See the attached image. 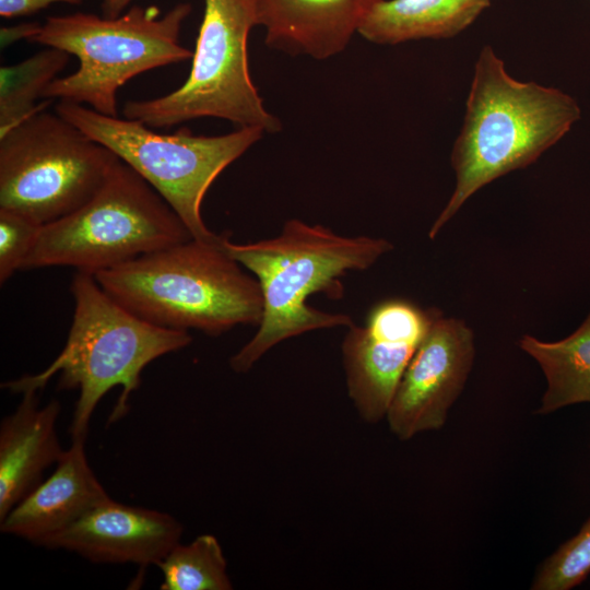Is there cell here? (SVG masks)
Returning <instances> with one entry per match:
<instances>
[{
    "mask_svg": "<svg viewBox=\"0 0 590 590\" xmlns=\"http://www.w3.org/2000/svg\"><path fill=\"white\" fill-rule=\"evenodd\" d=\"M569 94L514 79L491 46L474 64L465 114L452 152L455 190L432 225L434 238L477 190L534 163L580 119Z\"/></svg>",
    "mask_w": 590,
    "mask_h": 590,
    "instance_id": "obj_1",
    "label": "cell"
},
{
    "mask_svg": "<svg viewBox=\"0 0 590 590\" xmlns=\"http://www.w3.org/2000/svg\"><path fill=\"white\" fill-rule=\"evenodd\" d=\"M229 237L226 233L225 250L253 273L263 297L258 331L229 359L236 373L248 371L269 350L292 337L353 326L347 315L315 309L307 298L317 292L340 296L342 275L368 269L393 248L384 238L344 237L296 219L287 221L280 235L271 239L236 244Z\"/></svg>",
    "mask_w": 590,
    "mask_h": 590,
    "instance_id": "obj_2",
    "label": "cell"
},
{
    "mask_svg": "<svg viewBox=\"0 0 590 590\" xmlns=\"http://www.w3.org/2000/svg\"><path fill=\"white\" fill-rule=\"evenodd\" d=\"M70 288L74 312L62 351L43 371L8 381L2 388L13 393L38 391L59 373V389L79 390L71 438L85 439L91 416L109 390L121 387L110 416L114 422L128 411L142 370L154 359L188 346L192 337L187 330L158 327L135 316L111 298L92 274L76 271Z\"/></svg>",
    "mask_w": 590,
    "mask_h": 590,
    "instance_id": "obj_3",
    "label": "cell"
},
{
    "mask_svg": "<svg viewBox=\"0 0 590 590\" xmlns=\"http://www.w3.org/2000/svg\"><path fill=\"white\" fill-rule=\"evenodd\" d=\"M219 243L193 238L140 256L94 275L118 304L158 327L219 335L238 324L258 326L263 297Z\"/></svg>",
    "mask_w": 590,
    "mask_h": 590,
    "instance_id": "obj_4",
    "label": "cell"
},
{
    "mask_svg": "<svg viewBox=\"0 0 590 590\" xmlns=\"http://www.w3.org/2000/svg\"><path fill=\"white\" fill-rule=\"evenodd\" d=\"M190 12V4L180 3L163 15L155 7L134 5L111 19L82 12L47 17L32 43L75 56L79 68L55 79L43 98L117 116V92L127 81L192 58L179 43Z\"/></svg>",
    "mask_w": 590,
    "mask_h": 590,
    "instance_id": "obj_5",
    "label": "cell"
},
{
    "mask_svg": "<svg viewBox=\"0 0 590 590\" xmlns=\"http://www.w3.org/2000/svg\"><path fill=\"white\" fill-rule=\"evenodd\" d=\"M191 238L166 200L119 158L86 203L42 226L21 270L72 267L95 275Z\"/></svg>",
    "mask_w": 590,
    "mask_h": 590,
    "instance_id": "obj_6",
    "label": "cell"
},
{
    "mask_svg": "<svg viewBox=\"0 0 590 590\" xmlns=\"http://www.w3.org/2000/svg\"><path fill=\"white\" fill-rule=\"evenodd\" d=\"M55 111L134 169L174 209L192 238L209 244L219 243L223 233L206 227L202 200L216 177L264 132L240 127L212 137L187 129L164 134L139 120L104 115L71 102L59 101Z\"/></svg>",
    "mask_w": 590,
    "mask_h": 590,
    "instance_id": "obj_7",
    "label": "cell"
},
{
    "mask_svg": "<svg viewBox=\"0 0 590 590\" xmlns=\"http://www.w3.org/2000/svg\"><path fill=\"white\" fill-rule=\"evenodd\" d=\"M204 13L190 73L177 90L160 97L129 101L125 118L153 128L202 117L221 118L264 132L280 130L252 83L247 43L256 26L252 0H204Z\"/></svg>",
    "mask_w": 590,
    "mask_h": 590,
    "instance_id": "obj_8",
    "label": "cell"
},
{
    "mask_svg": "<svg viewBox=\"0 0 590 590\" xmlns=\"http://www.w3.org/2000/svg\"><path fill=\"white\" fill-rule=\"evenodd\" d=\"M119 160L55 114L38 111L0 137V209L40 225L86 203Z\"/></svg>",
    "mask_w": 590,
    "mask_h": 590,
    "instance_id": "obj_9",
    "label": "cell"
},
{
    "mask_svg": "<svg viewBox=\"0 0 590 590\" xmlns=\"http://www.w3.org/2000/svg\"><path fill=\"white\" fill-rule=\"evenodd\" d=\"M439 310L404 299L374 306L364 327L351 326L342 343L349 397L361 418H386L399 382Z\"/></svg>",
    "mask_w": 590,
    "mask_h": 590,
    "instance_id": "obj_10",
    "label": "cell"
},
{
    "mask_svg": "<svg viewBox=\"0 0 590 590\" xmlns=\"http://www.w3.org/2000/svg\"><path fill=\"white\" fill-rule=\"evenodd\" d=\"M474 337L462 321L438 311L410 361L386 420L400 440L440 429L460 396L474 359Z\"/></svg>",
    "mask_w": 590,
    "mask_h": 590,
    "instance_id": "obj_11",
    "label": "cell"
},
{
    "mask_svg": "<svg viewBox=\"0 0 590 590\" xmlns=\"http://www.w3.org/2000/svg\"><path fill=\"white\" fill-rule=\"evenodd\" d=\"M181 524L170 515L103 502L43 546L79 554L95 563L157 565L180 542Z\"/></svg>",
    "mask_w": 590,
    "mask_h": 590,
    "instance_id": "obj_12",
    "label": "cell"
},
{
    "mask_svg": "<svg viewBox=\"0 0 590 590\" xmlns=\"http://www.w3.org/2000/svg\"><path fill=\"white\" fill-rule=\"evenodd\" d=\"M84 438H72L55 471L0 521L2 533L43 544L109 499L91 469Z\"/></svg>",
    "mask_w": 590,
    "mask_h": 590,
    "instance_id": "obj_13",
    "label": "cell"
},
{
    "mask_svg": "<svg viewBox=\"0 0 590 590\" xmlns=\"http://www.w3.org/2000/svg\"><path fill=\"white\" fill-rule=\"evenodd\" d=\"M380 0H252L266 44L315 59L342 51Z\"/></svg>",
    "mask_w": 590,
    "mask_h": 590,
    "instance_id": "obj_14",
    "label": "cell"
},
{
    "mask_svg": "<svg viewBox=\"0 0 590 590\" xmlns=\"http://www.w3.org/2000/svg\"><path fill=\"white\" fill-rule=\"evenodd\" d=\"M16 410L0 425V521L40 482L44 471L66 450L57 435L60 403L38 406L36 390H26Z\"/></svg>",
    "mask_w": 590,
    "mask_h": 590,
    "instance_id": "obj_15",
    "label": "cell"
},
{
    "mask_svg": "<svg viewBox=\"0 0 590 590\" xmlns=\"http://www.w3.org/2000/svg\"><path fill=\"white\" fill-rule=\"evenodd\" d=\"M492 0H380L358 32L380 45L447 39L468 28Z\"/></svg>",
    "mask_w": 590,
    "mask_h": 590,
    "instance_id": "obj_16",
    "label": "cell"
},
{
    "mask_svg": "<svg viewBox=\"0 0 590 590\" xmlns=\"http://www.w3.org/2000/svg\"><path fill=\"white\" fill-rule=\"evenodd\" d=\"M522 351L533 357L546 378L539 414L553 413L577 403H590V312L567 338L544 342L532 335L519 340Z\"/></svg>",
    "mask_w": 590,
    "mask_h": 590,
    "instance_id": "obj_17",
    "label": "cell"
},
{
    "mask_svg": "<svg viewBox=\"0 0 590 590\" xmlns=\"http://www.w3.org/2000/svg\"><path fill=\"white\" fill-rule=\"evenodd\" d=\"M69 54L51 47L27 59L0 69V137L38 111L51 99H44L49 84L69 62Z\"/></svg>",
    "mask_w": 590,
    "mask_h": 590,
    "instance_id": "obj_18",
    "label": "cell"
},
{
    "mask_svg": "<svg viewBox=\"0 0 590 590\" xmlns=\"http://www.w3.org/2000/svg\"><path fill=\"white\" fill-rule=\"evenodd\" d=\"M156 566L163 574L162 590L233 589L222 546L212 534L178 543Z\"/></svg>",
    "mask_w": 590,
    "mask_h": 590,
    "instance_id": "obj_19",
    "label": "cell"
},
{
    "mask_svg": "<svg viewBox=\"0 0 590 590\" xmlns=\"http://www.w3.org/2000/svg\"><path fill=\"white\" fill-rule=\"evenodd\" d=\"M590 574V518L538 568L532 590H570Z\"/></svg>",
    "mask_w": 590,
    "mask_h": 590,
    "instance_id": "obj_20",
    "label": "cell"
},
{
    "mask_svg": "<svg viewBox=\"0 0 590 590\" xmlns=\"http://www.w3.org/2000/svg\"><path fill=\"white\" fill-rule=\"evenodd\" d=\"M40 224L20 213L0 209V283H5L32 250Z\"/></svg>",
    "mask_w": 590,
    "mask_h": 590,
    "instance_id": "obj_21",
    "label": "cell"
},
{
    "mask_svg": "<svg viewBox=\"0 0 590 590\" xmlns=\"http://www.w3.org/2000/svg\"><path fill=\"white\" fill-rule=\"evenodd\" d=\"M82 0H0V15L16 17L33 14L54 3L79 4Z\"/></svg>",
    "mask_w": 590,
    "mask_h": 590,
    "instance_id": "obj_22",
    "label": "cell"
},
{
    "mask_svg": "<svg viewBox=\"0 0 590 590\" xmlns=\"http://www.w3.org/2000/svg\"><path fill=\"white\" fill-rule=\"evenodd\" d=\"M42 26L43 25L39 23H21L13 26L1 27V48H7L21 39L32 42L39 34Z\"/></svg>",
    "mask_w": 590,
    "mask_h": 590,
    "instance_id": "obj_23",
    "label": "cell"
},
{
    "mask_svg": "<svg viewBox=\"0 0 590 590\" xmlns=\"http://www.w3.org/2000/svg\"><path fill=\"white\" fill-rule=\"evenodd\" d=\"M132 0H103L102 14L104 17H117Z\"/></svg>",
    "mask_w": 590,
    "mask_h": 590,
    "instance_id": "obj_24",
    "label": "cell"
}]
</instances>
